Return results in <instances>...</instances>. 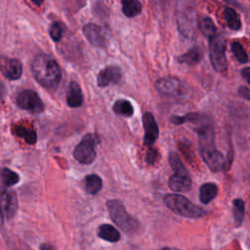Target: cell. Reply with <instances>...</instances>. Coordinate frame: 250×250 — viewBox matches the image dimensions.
Segmentation results:
<instances>
[{"label": "cell", "mask_w": 250, "mask_h": 250, "mask_svg": "<svg viewBox=\"0 0 250 250\" xmlns=\"http://www.w3.org/2000/svg\"><path fill=\"white\" fill-rule=\"evenodd\" d=\"M196 124L194 130L198 136L201 157L211 171L219 172L224 168L225 158L215 146V132L212 120L209 116L204 115Z\"/></svg>", "instance_id": "cell-1"}, {"label": "cell", "mask_w": 250, "mask_h": 250, "mask_svg": "<svg viewBox=\"0 0 250 250\" xmlns=\"http://www.w3.org/2000/svg\"><path fill=\"white\" fill-rule=\"evenodd\" d=\"M31 70L38 83L47 89L54 90L60 84L61 68L58 62L46 54H38L33 59Z\"/></svg>", "instance_id": "cell-2"}, {"label": "cell", "mask_w": 250, "mask_h": 250, "mask_svg": "<svg viewBox=\"0 0 250 250\" xmlns=\"http://www.w3.org/2000/svg\"><path fill=\"white\" fill-rule=\"evenodd\" d=\"M177 21L181 33L188 38H193L197 31V20L192 0H178Z\"/></svg>", "instance_id": "cell-3"}, {"label": "cell", "mask_w": 250, "mask_h": 250, "mask_svg": "<svg viewBox=\"0 0 250 250\" xmlns=\"http://www.w3.org/2000/svg\"><path fill=\"white\" fill-rule=\"evenodd\" d=\"M109 216L113 223L127 233H135L140 229V223L137 219L127 213L124 204L117 199H111L106 202Z\"/></svg>", "instance_id": "cell-4"}, {"label": "cell", "mask_w": 250, "mask_h": 250, "mask_svg": "<svg viewBox=\"0 0 250 250\" xmlns=\"http://www.w3.org/2000/svg\"><path fill=\"white\" fill-rule=\"evenodd\" d=\"M167 208L174 213L187 218H200L205 215V211L193 204L184 195L172 193L167 194L163 199Z\"/></svg>", "instance_id": "cell-5"}, {"label": "cell", "mask_w": 250, "mask_h": 250, "mask_svg": "<svg viewBox=\"0 0 250 250\" xmlns=\"http://www.w3.org/2000/svg\"><path fill=\"white\" fill-rule=\"evenodd\" d=\"M209 40V57L215 70L223 72L227 69L226 43L220 34H215Z\"/></svg>", "instance_id": "cell-6"}, {"label": "cell", "mask_w": 250, "mask_h": 250, "mask_svg": "<svg viewBox=\"0 0 250 250\" xmlns=\"http://www.w3.org/2000/svg\"><path fill=\"white\" fill-rule=\"evenodd\" d=\"M98 139L93 134H87L83 137L81 142L75 146L73 150L74 158L82 164H91L96 159V145Z\"/></svg>", "instance_id": "cell-7"}, {"label": "cell", "mask_w": 250, "mask_h": 250, "mask_svg": "<svg viewBox=\"0 0 250 250\" xmlns=\"http://www.w3.org/2000/svg\"><path fill=\"white\" fill-rule=\"evenodd\" d=\"M155 87L158 92L171 97H184L187 93V86L178 78L167 76L159 78Z\"/></svg>", "instance_id": "cell-8"}, {"label": "cell", "mask_w": 250, "mask_h": 250, "mask_svg": "<svg viewBox=\"0 0 250 250\" xmlns=\"http://www.w3.org/2000/svg\"><path fill=\"white\" fill-rule=\"evenodd\" d=\"M17 104L21 108L32 113H41L44 109V104L41 99L31 90H24L21 92L17 98Z\"/></svg>", "instance_id": "cell-9"}, {"label": "cell", "mask_w": 250, "mask_h": 250, "mask_svg": "<svg viewBox=\"0 0 250 250\" xmlns=\"http://www.w3.org/2000/svg\"><path fill=\"white\" fill-rule=\"evenodd\" d=\"M0 209L7 219H12L18 209L17 194L9 189H0Z\"/></svg>", "instance_id": "cell-10"}, {"label": "cell", "mask_w": 250, "mask_h": 250, "mask_svg": "<svg viewBox=\"0 0 250 250\" xmlns=\"http://www.w3.org/2000/svg\"><path fill=\"white\" fill-rule=\"evenodd\" d=\"M0 71L11 80L19 79L22 73V66L19 60L0 57Z\"/></svg>", "instance_id": "cell-11"}, {"label": "cell", "mask_w": 250, "mask_h": 250, "mask_svg": "<svg viewBox=\"0 0 250 250\" xmlns=\"http://www.w3.org/2000/svg\"><path fill=\"white\" fill-rule=\"evenodd\" d=\"M143 125L145 129L144 144L146 146H151L158 138L159 130L154 116L150 112H146L143 115Z\"/></svg>", "instance_id": "cell-12"}, {"label": "cell", "mask_w": 250, "mask_h": 250, "mask_svg": "<svg viewBox=\"0 0 250 250\" xmlns=\"http://www.w3.org/2000/svg\"><path fill=\"white\" fill-rule=\"evenodd\" d=\"M121 70L117 66L109 65L102 69L97 77V83L100 87H105L110 84H117L121 79Z\"/></svg>", "instance_id": "cell-13"}, {"label": "cell", "mask_w": 250, "mask_h": 250, "mask_svg": "<svg viewBox=\"0 0 250 250\" xmlns=\"http://www.w3.org/2000/svg\"><path fill=\"white\" fill-rule=\"evenodd\" d=\"M83 33L86 39L96 47H104L105 44V35L104 29L95 24L87 23L83 27Z\"/></svg>", "instance_id": "cell-14"}, {"label": "cell", "mask_w": 250, "mask_h": 250, "mask_svg": "<svg viewBox=\"0 0 250 250\" xmlns=\"http://www.w3.org/2000/svg\"><path fill=\"white\" fill-rule=\"evenodd\" d=\"M169 187L172 190L178 192H188L191 188V179L189 175L173 174L169 179Z\"/></svg>", "instance_id": "cell-15"}, {"label": "cell", "mask_w": 250, "mask_h": 250, "mask_svg": "<svg viewBox=\"0 0 250 250\" xmlns=\"http://www.w3.org/2000/svg\"><path fill=\"white\" fill-rule=\"evenodd\" d=\"M66 103H67V105L70 107H78L83 103V95H82L80 86L74 81L70 82L68 86Z\"/></svg>", "instance_id": "cell-16"}, {"label": "cell", "mask_w": 250, "mask_h": 250, "mask_svg": "<svg viewBox=\"0 0 250 250\" xmlns=\"http://www.w3.org/2000/svg\"><path fill=\"white\" fill-rule=\"evenodd\" d=\"M98 236L108 242H117L120 240V233L118 229L108 224H104L99 227Z\"/></svg>", "instance_id": "cell-17"}, {"label": "cell", "mask_w": 250, "mask_h": 250, "mask_svg": "<svg viewBox=\"0 0 250 250\" xmlns=\"http://www.w3.org/2000/svg\"><path fill=\"white\" fill-rule=\"evenodd\" d=\"M218 193V187L214 183H205L200 187L199 198L204 204L212 201Z\"/></svg>", "instance_id": "cell-18"}, {"label": "cell", "mask_w": 250, "mask_h": 250, "mask_svg": "<svg viewBox=\"0 0 250 250\" xmlns=\"http://www.w3.org/2000/svg\"><path fill=\"white\" fill-rule=\"evenodd\" d=\"M201 60V51L198 47H192L186 54L178 58V62L188 65H195Z\"/></svg>", "instance_id": "cell-19"}, {"label": "cell", "mask_w": 250, "mask_h": 250, "mask_svg": "<svg viewBox=\"0 0 250 250\" xmlns=\"http://www.w3.org/2000/svg\"><path fill=\"white\" fill-rule=\"evenodd\" d=\"M103 187L102 179L96 174H90L85 177V189L90 194H97Z\"/></svg>", "instance_id": "cell-20"}, {"label": "cell", "mask_w": 250, "mask_h": 250, "mask_svg": "<svg viewBox=\"0 0 250 250\" xmlns=\"http://www.w3.org/2000/svg\"><path fill=\"white\" fill-rule=\"evenodd\" d=\"M232 215L235 225L239 227L242 224L245 215V203L242 199L236 198L232 201Z\"/></svg>", "instance_id": "cell-21"}, {"label": "cell", "mask_w": 250, "mask_h": 250, "mask_svg": "<svg viewBox=\"0 0 250 250\" xmlns=\"http://www.w3.org/2000/svg\"><path fill=\"white\" fill-rule=\"evenodd\" d=\"M122 10L126 17L133 18L141 13L142 5L139 0H123Z\"/></svg>", "instance_id": "cell-22"}, {"label": "cell", "mask_w": 250, "mask_h": 250, "mask_svg": "<svg viewBox=\"0 0 250 250\" xmlns=\"http://www.w3.org/2000/svg\"><path fill=\"white\" fill-rule=\"evenodd\" d=\"M224 17H225V20L227 21V24L228 26L232 29V30H239L240 27H241V22H240V20L236 14V12L229 8V7H227L224 11Z\"/></svg>", "instance_id": "cell-23"}, {"label": "cell", "mask_w": 250, "mask_h": 250, "mask_svg": "<svg viewBox=\"0 0 250 250\" xmlns=\"http://www.w3.org/2000/svg\"><path fill=\"white\" fill-rule=\"evenodd\" d=\"M113 111L116 114H120L123 116H132L134 113V108L130 102L127 100H117L113 104Z\"/></svg>", "instance_id": "cell-24"}, {"label": "cell", "mask_w": 250, "mask_h": 250, "mask_svg": "<svg viewBox=\"0 0 250 250\" xmlns=\"http://www.w3.org/2000/svg\"><path fill=\"white\" fill-rule=\"evenodd\" d=\"M15 134L21 138H23L24 141L29 145H33L36 143L37 135L33 129H29L23 126H18L15 128Z\"/></svg>", "instance_id": "cell-25"}, {"label": "cell", "mask_w": 250, "mask_h": 250, "mask_svg": "<svg viewBox=\"0 0 250 250\" xmlns=\"http://www.w3.org/2000/svg\"><path fill=\"white\" fill-rule=\"evenodd\" d=\"M169 162L176 174H183V175H189L187 168L183 164L180 156L176 152H170L169 155Z\"/></svg>", "instance_id": "cell-26"}, {"label": "cell", "mask_w": 250, "mask_h": 250, "mask_svg": "<svg viewBox=\"0 0 250 250\" xmlns=\"http://www.w3.org/2000/svg\"><path fill=\"white\" fill-rule=\"evenodd\" d=\"M1 178H2V182H3L4 186L8 187V188L16 185L20 180L19 175L16 172H14L8 168L2 169Z\"/></svg>", "instance_id": "cell-27"}, {"label": "cell", "mask_w": 250, "mask_h": 250, "mask_svg": "<svg viewBox=\"0 0 250 250\" xmlns=\"http://www.w3.org/2000/svg\"><path fill=\"white\" fill-rule=\"evenodd\" d=\"M200 29L204 36L206 38H211L213 35H215L216 32V26L213 22V21L210 18H204L200 23Z\"/></svg>", "instance_id": "cell-28"}, {"label": "cell", "mask_w": 250, "mask_h": 250, "mask_svg": "<svg viewBox=\"0 0 250 250\" xmlns=\"http://www.w3.org/2000/svg\"><path fill=\"white\" fill-rule=\"evenodd\" d=\"M231 51L233 53V55L235 56L236 60L241 62V63H245L248 61V57L246 52L244 51V48L242 47V45L239 42H233L231 43Z\"/></svg>", "instance_id": "cell-29"}, {"label": "cell", "mask_w": 250, "mask_h": 250, "mask_svg": "<svg viewBox=\"0 0 250 250\" xmlns=\"http://www.w3.org/2000/svg\"><path fill=\"white\" fill-rule=\"evenodd\" d=\"M49 33H50V36L51 38L58 42L62 39V27L61 25L58 23V22H53L50 26V29H49Z\"/></svg>", "instance_id": "cell-30"}, {"label": "cell", "mask_w": 250, "mask_h": 250, "mask_svg": "<svg viewBox=\"0 0 250 250\" xmlns=\"http://www.w3.org/2000/svg\"><path fill=\"white\" fill-rule=\"evenodd\" d=\"M158 151L154 147H149L146 153V161L148 164H154L158 159Z\"/></svg>", "instance_id": "cell-31"}, {"label": "cell", "mask_w": 250, "mask_h": 250, "mask_svg": "<svg viewBox=\"0 0 250 250\" xmlns=\"http://www.w3.org/2000/svg\"><path fill=\"white\" fill-rule=\"evenodd\" d=\"M238 94H239L242 98H244V99L250 101V88H248V87H246V86H240V87L238 88Z\"/></svg>", "instance_id": "cell-32"}, {"label": "cell", "mask_w": 250, "mask_h": 250, "mask_svg": "<svg viewBox=\"0 0 250 250\" xmlns=\"http://www.w3.org/2000/svg\"><path fill=\"white\" fill-rule=\"evenodd\" d=\"M241 74L243 76V78H245L248 83L250 84V67H245L241 70Z\"/></svg>", "instance_id": "cell-33"}, {"label": "cell", "mask_w": 250, "mask_h": 250, "mask_svg": "<svg viewBox=\"0 0 250 250\" xmlns=\"http://www.w3.org/2000/svg\"><path fill=\"white\" fill-rule=\"evenodd\" d=\"M40 250H55L54 247L49 243H42L40 245Z\"/></svg>", "instance_id": "cell-34"}, {"label": "cell", "mask_w": 250, "mask_h": 250, "mask_svg": "<svg viewBox=\"0 0 250 250\" xmlns=\"http://www.w3.org/2000/svg\"><path fill=\"white\" fill-rule=\"evenodd\" d=\"M35 5H37V6H40L43 2H44V0H31Z\"/></svg>", "instance_id": "cell-35"}, {"label": "cell", "mask_w": 250, "mask_h": 250, "mask_svg": "<svg viewBox=\"0 0 250 250\" xmlns=\"http://www.w3.org/2000/svg\"><path fill=\"white\" fill-rule=\"evenodd\" d=\"M3 222H4V219H3V214L1 212V209H0V226L3 225Z\"/></svg>", "instance_id": "cell-36"}, {"label": "cell", "mask_w": 250, "mask_h": 250, "mask_svg": "<svg viewBox=\"0 0 250 250\" xmlns=\"http://www.w3.org/2000/svg\"><path fill=\"white\" fill-rule=\"evenodd\" d=\"M227 3H229V4H233V5H235L236 4V0H225Z\"/></svg>", "instance_id": "cell-37"}, {"label": "cell", "mask_w": 250, "mask_h": 250, "mask_svg": "<svg viewBox=\"0 0 250 250\" xmlns=\"http://www.w3.org/2000/svg\"><path fill=\"white\" fill-rule=\"evenodd\" d=\"M175 250H178V249H175Z\"/></svg>", "instance_id": "cell-38"}]
</instances>
